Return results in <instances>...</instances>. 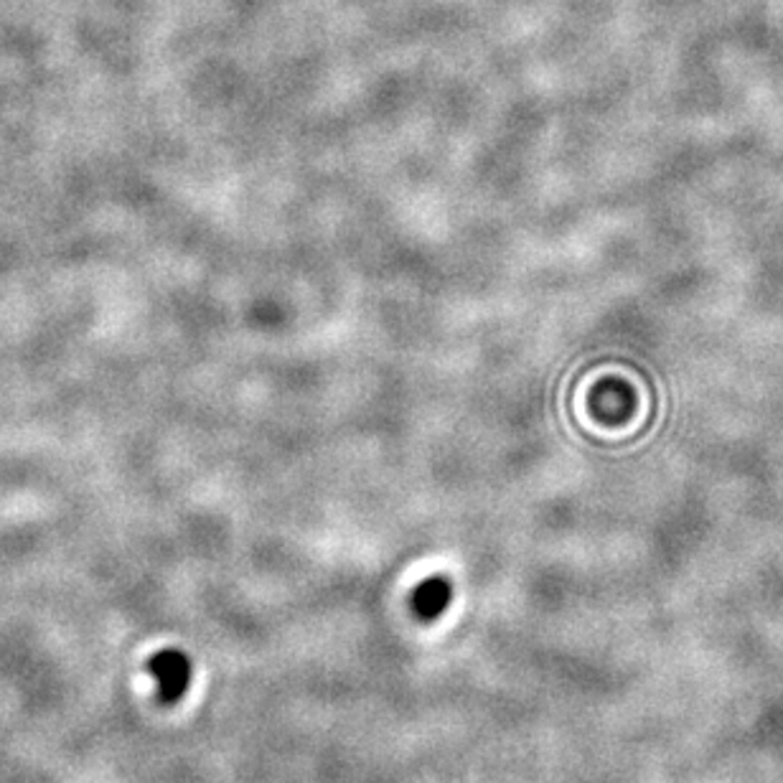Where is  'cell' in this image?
<instances>
[{"label":"cell","instance_id":"6da1fadb","mask_svg":"<svg viewBox=\"0 0 783 783\" xmlns=\"http://www.w3.org/2000/svg\"><path fill=\"white\" fill-rule=\"evenodd\" d=\"M148 672L158 684V699L163 705H176L191 687L194 664L181 649H161L148 661Z\"/></svg>","mask_w":783,"mask_h":783},{"label":"cell","instance_id":"7a4b0ae2","mask_svg":"<svg viewBox=\"0 0 783 783\" xmlns=\"http://www.w3.org/2000/svg\"><path fill=\"white\" fill-rule=\"evenodd\" d=\"M453 600V585L446 577H427L412 591L410 606L420 621H438Z\"/></svg>","mask_w":783,"mask_h":783}]
</instances>
